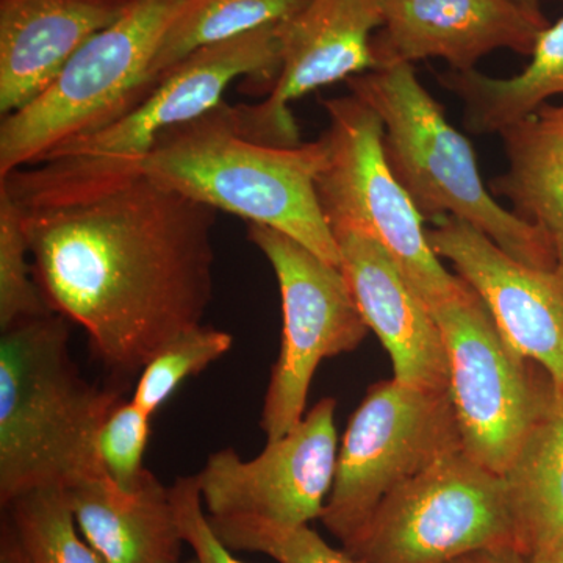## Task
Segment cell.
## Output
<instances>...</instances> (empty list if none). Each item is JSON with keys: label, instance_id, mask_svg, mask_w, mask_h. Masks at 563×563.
<instances>
[{"label": "cell", "instance_id": "cell-22", "mask_svg": "<svg viewBox=\"0 0 563 563\" xmlns=\"http://www.w3.org/2000/svg\"><path fill=\"white\" fill-rule=\"evenodd\" d=\"M310 0H184L163 33L150 69L152 90L174 66L196 51L280 24Z\"/></svg>", "mask_w": 563, "mask_h": 563}, {"label": "cell", "instance_id": "cell-4", "mask_svg": "<svg viewBox=\"0 0 563 563\" xmlns=\"http://www.w3.org/2000/svg\"><path fill=\"white\" fill-rule=\"evenodd\" d=\"M279 70V24L196 51L131 111L46 161L0 177V190L21 209H33L141 176V163L163 133L220 106L239 77L273 87Z\"/></svg>", "mask_w": 563, "mask_h": 563}, {"label": "cell", "instance_id": "cell-29", "mask_svg": "<svg viewBox=\"0 0 563 563\" xmlns=\"http://www.w3.org/2000/svg\"><path fill=\"white\" fill-rule=\"evenodd\" d=\"M450 563H532V561L531 555L525 554L514 544H506V547L473 551Z\"/></svg>", "mask_w": 563, "mask_h": 563}, {"label": "cell", "instance_id": "cell-14", "mask_svg": "<svg viewBox=\"0 0 563 563\" xmlns=\"http://www.w3.org/2000/svg\"><path fill=\"white\" fill-rule=\"evenodd\" d=\"M440 258L477 292L504 340L518 354L542 366L563 391V266L536 268L515 261L457 218L428 231Z\"/></svg>", "mask_w": 563, "mask_h": 563}, {"label": "cell", "instance_id": "cell-11", "mask_svg": "<svg viewBox=\"0 0 563 563\" xmlns=\"http://www.w3.org/2000/svg\"><path fill=\"white\" fill-rule=\"evenodd\" d=\"M247 239L273 266L282 301L279 357L263 402L261 428L268 442L306 415L314 372L324 358L357 350L369 329L340 266L269 225L247 224Z\"/></svg>", "mask_w": 563, "mask_h": 563}, {"label": "cell", "instance_id": "cell-20", "mask_svg": "<svg viewBox=\"0 0 563 563\" xmlns=\"http://www.w3.org/2000/svg\"><path fill=\"white\" fill-rule=\"evenodd\" d=\"M518 550L532 555L563 544V391L529 433L504 474Z\"/></svg>", "mask_w": 563, "mask_h": 563}, {"label": "cell", "instance_id": "cell-18", "mask_svg": "<svg viewBox=\"0 0 563 563\" xmlns=\"http://www.w3.org/2000/svg\"><path fill=\"white\" fill-rule=\"evenodd\" d=\"M80 532L103 563H180L181 533L165 487L147 472L133 492L107 474L68 487Z\"/></svg>", "mask_w": 563, "mask_h": 563}, {"label": "cell", "instance_id": "cell-26", "mask_svg": "<svg viewBox=\"0 0 563 563\" xmlns=\"http://www.w3.org/2000/svg\"><path fill=\"white\" fill-rule=\"evenodd\" d=\"M29 242L20 207L0 190V329L54 313L31 279Z\"/></svg>", "mask_w": 563, "mask_h": 563}, {"label": "cell", "instance_id": "cell-21", "mask_svg": "<svg viewBox=\"0 0 563 563\" xmlns=\"http://www.w3.org/2000/svg\"><path fill=\"white\" fill-rule=\"evenodd\" d=\"M439 84L465 106V129L474 135L499 133L523 120L554 96H563V16L537 41L531 63L509 79L472 70L439 74Z\"/></svg>", "mask_w": 563, "mask_h": 563}, {"label": "cell", "instance_id": "cell-17", "mask_svg": "<svg viewBox=\"0 0 563 563\" xmlns=\"http://www.w3.org/2000/svg\"><path fill=\"white\" fill-rule=\"evenodd\" d=\"M129 0H0V113L24 109L49 88L91 36Z\"/></svg>", "mask_w": 563, "mask_h": 563}, {"label": "cell", "instance_id": "cell-30", "mask_svg": "<svg viewBox=\"0 0 563 563\" xmlns=\"http://www.w3.org/2000/svg\"><path fill=\"white\" fill-rule=\"evenodd\" d=\"M0 563H31L5 517L0 529Z\"/></svg>", "mask_w": 563, "mask_h": 563}, {"label": "cell", "instance_id": "cell-32", "mask_svg": "<svg viewBox=\"0 0 563 563\" xmlns=\"http://www.w3.org/2000/svg\"><path fill=\"white\" fill-rule=\"evenodd\" d=\"M515 5L520 7L528 11V13L536 14V16H544L542 11V0H510Z\"/></svg>", "mask_w": 563, "mask_h": 563}, {"label": "cell", "instance_id": "cell-1", "mask_svg": "<svg viewBox=\"0 0 563 563\" xmlns=\"http://www.w3.org/2000/svg\"><path fill=\"white\" fill-rule=\"evenodd\" d=\"M20 210L47 306L85 329L120 379L202 325L217 210L143 174Z\"/></svg>", "mask_w": 563, "mask_h": 563}, {"label": "cell", "instance_id": "cell-3", "mask_svg": "<svg viewBox=\"0 0 563 563\" xmlns=\"http://www.w3.org/2000/svg\"><path fill=\"white\" fill-rule=\"evenodd\" d=\"M325 158L322 136L296 147L247 139L221 102L163 133L139 172L191 201L284 232L340 266L339 244L314 191Z\"/></svg>", "mask_w": 563, "mask_h": 563}, {"label": "cell", "instance_id": "cell-7", "mask_svg": "<svg viewBox=\"0 0 563 563\" xmlns=\"http://www.w3.org/2000/svg\"><path fill=\"white\" fill-rule=\"evenodd\" d=\"M322 107L329 117L322 133L328 158L314 191L331 231L352 229L383 244L429 309L461 298L472 287L444 268L426 221L393 176L379 114L354 95L328 99Z\"/></svg>", "mask_w": 563, "mask_h": 563}, {"label": "cell", "instance_id": "cell-24", "mask_svg": "<svg viewBox=\"0 0 563 563\" xmlns=\"http://www.w3.org/2000/svg\"><path fill=\"white\" fill-rule=\"evenodd\" d=\"M209 521L232 551L265 554L277 563H361L324 542L309 525L285 526L247 515L209 517Z\"/></svg>", "mask_w": 563, "mask_h": 563}, {"label": "cell", "instance_id": "cell-15", "mask_svg": "<svg viewBox=\"0 0 563 563\" xmlns=\"http://www.w3.org/2000/svg\"><path fill=\"white\" fill-rule=\"evenodd\" d=\"M548 25L510 0H387L373 57L376 69L443 58L451 69L472 70L499 49L531 57Z\"/></svg>", "mask_w": 563, "mask_h": 563}, {"label": "cell", "instance_id": "cell-31", "mask_svg": "<svg viewBox=\"0 0 563 563\" xmlns=\"http://www.w3.org/2000/svg\"><path fill=\"white\" fill-rule=\"evenodd\" d=\"M532 563H563V544L531 555Z\"/></svg>", "mask_w": 563, "mask_h": 563}, {"label": "cell", "instance_id": "cell-8", "mask_svg": "<svg viewBox=\"0 0 563 563\" xmlns=\"http://www.w3.org/2000/svg\"><path fill=\"white\" fill-rule=\"evenodd\" d=\"M506 544L517 547L506 479L459 448L391 492L343 550L361 563H450Z\"/></svg>", "mask_w": 563, "mask_h": 563}, {"label": "cell", "instance_id": "cell-28", "mask_svg": "<svg viewBox=\"0 0 563 563\" xmlns=\"http://www.w3.org/2000/svg\"><path fill=\"white\" fill-rule=\"evenodd\" d=\"M169 496L181 539L190 544L199 563H244L232 554L214 533L209 515L203 509L198 477L180 476L169 487Z\"/></svg>", "mask_w": 563, "mask_h": 563}, {"label": "cell", "instance_id": "cell-2", "mask_svg": "<svg viewBox=\"0 0 563 563\" xmlns=\"http://www.w3.org/2000/svg\"><path fill=\"white\" fill-rule=\"evenodd\" d=\"M68 320L49 313L0 336V503L43 485L102 476L98 437L122 401L81 376Z\"/></svg>", "mask_w": 563, "mask_h": 563}, {"label": "cell", "instance_id": "cell-19", "mask_svg": "<svg viewBox=\"0 0 563 563\" xmlns=\"http://www.w3.org/2000/svg\"><path fill=\"white\" fill-rule=\"evenodd\" d=\"M499 135L509 166L490 180V192L547 233L563 266V103H543Z\"/></svg>", "mask_w": 563, "mask_h": 563}, {"label": "cell", "instance_id": "cell-5", "mask_svg": "<svg viewBox=\"0 0 563 563\" xmlns=\"http://www.w3.org/2000/svg\"><path fill=\"white\" fill-rule=\"evenodd\" d=\"M346 85L379 114L385 158L422 220L440 224L457 218L515 261L536 268L559 265L547 233L504 209L485 188L473 144L446 120L413 65L366 70Z\"/></svg>", "mask_w": 563, "mask_h": 563}, {"label": "cell", "instance_id": "cell-9", "mask_svg": "<svg viewBox=\"0 0 563 563\" xmlns=\"http://www.w3.org/2000/svg\"><path fill=\"white\" fill-rule=\"evenodd\" d=\"M431 312L446 347L450 396L463 450L504 476L550 409L553 383L542 366L504 340L473 288Z\"/></svg>", "mask_w": 563, "mask_h": 563}, {"label": "cell", "instance_id": "cell-25", "mask_svg": "<svg viewBox=\"0 0 563 563\" xmlns=\"http://www.w3.org/2000/svg\"><path fill=\"white\" fill-rule=\"evenodd\" d=\"M232 344L231 333L207 325L181 333L144 366L132 401L152 417L185 379L228 354Z\"/></svg>", "mask_w": 563, "mask_h": 563}, {"label": "cell", "instance_id": "cell-16", "mask_svg": "<svg viewBox=\"0 0 563 563\" xmlns=\"http://www.w3.org/2000/svg\"><path fill=\"white\" fill-rule=\"evenodd\" d=\"M332 233L340 269L363 320L390 354L395 379L420 390H450L442 331L391 255L365 233L352 229Z\"/></svg>", "mask_w": 563, "mask_h": 563}, {"label": "cell", "instance_id": "cell-33", "mask_svg": "<svg viewBox=\"0 0 563 563\" xmlns=\"http://www.w3.org/2000/svg\"><path fill=\"white\" fill-rule=\"evenodd\" d=\"M180 563H199L198 562V559H191V561H187V562H180Z\"/></svg>", "mask_w": 563, "mask_h": 563}, {"label": "cell", "instance_id": "cell-12", "mask_svg": "<svg viewBox=\"0 0 563 563\" xmlns=\"http://www.w3.org/2000/svg\"><path fill=\"white\" fill-rule=\"evenodd\" d=\"M335 410V399H321L251 461L233 448L210 454L196 474L207 515H247L285 526L321 518L339 459Z\"/></svg>", "mask_w": 563, "mask_h": 563}, {"label": "cell", "instance_id": "cell-23", "mask_svg": "<svg viewBox=\"0 0 563 563\" xmlns=\"http://www.w3.org/2000/svg\"><path fill=\"white\" fill-rule=\"evenodd\" d=\"M9 521L31 563H103L85 539L66 485H43L7 504Z\"/></svg>", "mask_w": 563, "mask_h": 563}, {"label": "cell", "instance_id": "cell-6", "mask_svg": "<svg viewBox=\"0 0 563 563\" xmlns=\"http://www.w3.org/2000/svg\"><path fill=\"white\" fill-rule=\"evenodd\" d=\"M184 0H129L91 36L46 91L0 125V177L46 161L106 128L152 91L155 52Z\"/></svg>", "mask_w": 563, "mask_h": 563}, {"label": "cell", "instance_id": "cell-27", "mask_svg": "<svg viewBox=\"0 0 563 563\" xmlns=\"http://www.w3.org/2000/svg\"><path fill=\"white\" fill-rule=\"evenodd\" d=\"M150 432V415L132 399L118 404L99 431V459L107 476L122 490H136L150 472L143 463Z\"/></svg>", "mask_w": 563, "mask_h": 563}, {"label": "cell", "instance_id": "cell-10", "mask_svg": "<svg viewBox=\"0 0 563 563\" xmlns=\"http://www.w3.org/2000/svg\"><path fill=\"white\" fill-rule=\"evenodd\" d=\"M459 448L450 390L374 384L344 432L322 525L346 547L391 492Z\"/></svg>", "mask_w": 563, "mask_h": 563}, {"label": "cell", "instance_id": "cell-13", "mask_svg": "<svg viewBox=\"0 0 563 563\" xmlns=\"http://www.w3.org/2000/svg\"><path fill=\"white\" fill-rule=\"evenodd\" d=\"M385 5L387 0H310L280 22L279 76L265 101L231 107L236 129L266 146L302 144L290 103L376 69L372 41L383 27Z\"/></svg>", "mask_w": 563, "mask_h": 563}]
</instances>
